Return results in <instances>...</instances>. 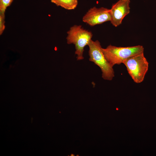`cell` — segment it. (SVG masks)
Returning <instances> with one entry per match:
<instances>
[{"label":"cell","instance_id":"6","mask_svg":"<svg viewBox=\"0 0 156 156\" xmlns=\"http://www.w3.org/2000/svg\"><path fill=\"white\" fill-rule=\"evenodd\" d=\"M130 0H119L112 5L110 10L111 23L115 27L120 25L124 17L129 13Z\"/></svg>","mask_w":156,"mask_h":156},{"label":"cell","instance_id":"3","mask_svg":"<svg viewBox=\"0 0 156 156\" xmlns=\"http://www.w3.org/2000/svg\"><path fill=\"white\" fill-rule=\"evenodd\" d=\"M88 46L89 61L94 62L100 68L103 79L112 80L114 76V71L103 53L99 41L91 40Z\"/></svg>","mask_w":156,"mask_h":156},{"label":"cell","instance_id":"1","mask_svg":"<svg viewBox=\"0 0 156 156\" xmlns=\"http://www.w3.org/2000/svg\"><path fill=\"white\" fill-rule=\"evenodd\" d=\"M103 53L110 65L113 67L116 64H120L129 58L144 52V48L140 45L118 47L111 45L105 48H102Z\"/></svg>","mask_w":156,"mask_h":156},{"label":"cell","instance_id":"4","mask_svg":"<svg viewBox=\"0 0 156 156\" xmlns=\"http://www.w3.org/2000/svg\"><path fill=\"white\" fill-rule=\"evenodd\" d=\"M123 64L135 82L140 83L143 81L148 67L144 52L129 58Z\"/></svg>","mask_w":156,"mask_h":156},{"label":"cell","instance_id":"2","mask_svg":"<svg viewBox=\"0 0 156 156\" xmlns=\"http://www.w3.org/2000/svg\"><path fill=\"white\" fill-rule=\"evenodd\" d=\"M67 33V42L75 45L77 60H83L84 48L92 40V32L84 29L81 25H75L70 27Z\"/></svg>","mask_w":156,"mask_h":156},{"label":"cell","instance_id":"8","mask_svg":"<svg viewBox=\"0 0 156 156\" xmlns=\"http://www.w3.org/2000/svg\"><path fill=\"white\" fill-rule=\"evenodd\" d=\"M13 0H0V13H5L7 7L10 6Z\"/></svg>","mask_w":156,"mask_h":156},{"label":"cell","instance_id":"5","mask_svg":"<svg viewBox=\"0 0 156 156\" xmlns=\"http://www.w3.org/2000/svg\"><path fill=\"white\" fill-rule=\"evenodd\" d=\"M110 9L104 7L91 8L82 18L83 22L91 27L110 21Z\"/></svg>","mask_w":156,"mask_h":156},{"label":"cell","instance_id":"9","mask_svg":"<svg viewBox=\"0 0 156 156\" xmlns=\"http://www.w3.org/2000/svg\"><path fill=\"white\" fill-rule=\"evenodd\" d=\"M5 13H0V35H1L5 29Z\"/></svg>","mask_w":156,"mask_h":156},{"label":"cell","instance_id":"7","mask_svg":"<svg viewBox=\"0 0 156 156\" xmlns=\"http://www.w3.org/2000/svg\"><path fill=\"white\" fill-rule=\"evenodd\" d=\"M51 1L57 6L67 10L75 9L78 4V0H51Z\"/></svg>","mask_w":156,"mask_h":156}]
</instances>
